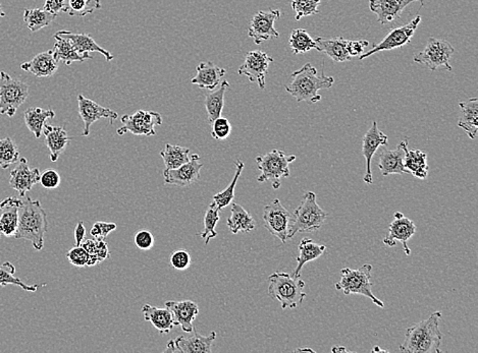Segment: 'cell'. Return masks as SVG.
I'll return each mask as SVG.
<instances>
[{"label":"cell","mask_w":478,"mask_h":353,"mask_svg":"<svg viewBox=\"0 0 478 353\" xmlns=\"http://www.w3.org/2000/svg\"><path fill=\"white\" fill-rule=\"evenodd\" d=\"M229 87V82L222 81L217 91L206 95V112H207L208 122L210 125L222 115V111L224 106V95H226Z\"/></svg>","instance_id":"obj_37"},{"label":"cell","mask_w":478,"mask_h":353,"mask_svg":"<svg viewBox=\"0 0 478 353\" xmlns=\"http://www.w3.org/2000/svg\"><path fill=\"white\" fill-rule=\"evenodd\" d=\"M55 35L69 41L72 46L75 48L76 52L80 53V54L88 55L90 52L101 53L108 62H111L115 58L113 54H110V52L101 47L89 34H76L71 31H59Z\"/></svg>","instance_id":"obj_26"},{"label":"cell","mask_w":478,"mask_h":353,"mask_svg":"<svg viewBox=\"0 0 478 353\" xmlns=\"http://www.w3.org/2000/svg\"><path fill=\"white\" fill-rule=\"evenodd\" d=\"M220 209L215 206V204L211 203L210 208L206 211L205 216H204V228L202 232L199 233L202 239H204V243L207 245L211 239L215 238L217 236V227L218 221H220Z\"/></svg>","instance_id":"obj_44"},{"label":"cell","mask_w":478,"mask_h":353,"mask_svg":"<svg viewBox=\"0 0 478 353\" xmlns=\"http://www.w3.org/2000/svg\"><path fill=\"white\" fill-rule=\"evenodd\" d=\"M17 163V166L11 171L9 185L17 190L20 197H24L35 185L39 183L41 173L38 168H31L25 158H21Z\"/></svg>","instance_id":"obj_18"},{"label":"cell","mask_w":478,"mask_h":353,"mask_svg":"<svg viewBox=\"0 0 478 353\" xmlns=\"http://www.w3.org/2000/svg\"><path fill=\"white\" fill-rule=\"evenodd\" d=\"M227 228L233 234L240 232H251L256 227V222L251 214L247 212L242 206L239 204H232L231 216L227 220Z\"/></svg>","instance_id":"obj_31"},{"label":"cell","mask_w":478,"mask_h":353,"mask_svg":"<svg viewBox=\"0 0 478 353\" xmlns=\"http://www.w3.org/2000/svg\"><path fill=\"white\" fill-rule=\"evenodd\" d=\"M282 16L280 9H269L268 11H261L253 16L250 22L248 36L253 39L256 45L271 38H278L280 33L275 29V23Z\"/></svg>","instance_id":"obj_12"},{"label":"cell","mask_w":478,"mask_h":353,"mask_svg":"<svg viewBox=\"0 0 478 353\" xmlns=\"http://www.w3.org/2000/svg\"><path fill=\"white\" fill-rule=\"evenodd\" d=\"M416 233V225L405 217L403 213L396 212L394 214V220L389 224L387 236L382 239V243L387 247L393 248L397 241H400L403 245L404 253L406 255H411V250L408 247V241Z\"/></svg>","instance_id":"obj_14"},{"label":"cell","mask_w":478,"mask_h":353,"mask_svg":"<svg viewBox=\"0 0 478 353\" xmlns=\"http://www.w3.org/2000/svg\"><path fill=\"white\" fill-rule=\"evenodd\" d=\"M331 352H349V350L347 349V348L345 347V346H340V345H336L335 347L331 348Z\"/></svg>","instance_id":"obj_57"},{"label":"cell","mask_w":478,"mask_h":353,"mask_svg":"<svg viewBox=\"0 0 478 353\" xmlns=\"http://www.w3.org/2000/svg\"><path fill=\"white\" fill-rule=\"evenodd\" d=\"M67 0H45L43 9L48 13L57 16L60 13H66Z\"/></svg>","instance_id":"obj_54"},{"label":"cell","mask_w":478,"mask_h":353,"mask_svg":"<svg viewBox=\"0 0 478 353\" xmlns=\"http://www.w3.org/2000/svg\"><path fill=\"white\" fill-rule=\"evenodd\" d=\"M192 333V336H178L175 340L169 341L166 352L210 353L217 333L211 332L210 335L203 336L195 328Z\"/></svg>","instance_id":"obj_16"},{"label":"cell","mask_w":478,"mask_h":353,"mask_svg":"<svg viewBox=\"0 0 478 353\" xmlns=\"http://www.w3.org/2000/svg\"><path fill=\"white\" fill-rule=\"evenodd\" d=\"M292 214L283 206L280 199H275L263 209L264 227L269 233L280 239L283 243L288 241L290 226L292 223Z\"/></svg>","instance_id":"obj_10"},{"label":"cell","mask_w":478,"mask_h":353,"mask_svg":"<svg viewBox=\"0 0 478 353\" xmlns=\"http://www.w3.org/2000/svg\"><path fill=\"white\" fill-rule=\"evenodd\" d=\"M200 159L198 154H193L190 156V160L187 163L178 168L164 170V183L178 185V187H190L198 183L200 180V171L203 167Z\"/></svg>","instance_id":"obj_15"},{"label":"cell","mask_w":478,"mask_h":353,"mask_svg":"<svg viewBox=\"0 0 478 353\" xmlns=\"http://www.w3.org/2000/svg\"><path fill=\"white\" fill-rule=\"evenodd\" d=\"M235 164L236 173L232 183L227 185L226 189L222 190V192H217V194H215V196H213V203L215 204V206H217L220 211L224 210L227 206L231 205L232 202H233L234 197H235L237 183H238L239 178H240L241 174H242L244 166H245V164H244V162L241 161V160H237Z\"/></svg>","instance_id":"obj_40"},{"label":"cell","mask_w":478,"mask_h":353,"mask_svg":"<svg viewBox=\"0 0 478 353\" xmlns=\"http://www.w3.org/2000/svg\"><path fill=\"white\" fill-rule=\"evenodd\" d=\"M4 17H6V13H4V9L1 8V4H0V20Z\"/></svg>","instance_id":"obj_58"},{"label":"cell","mask_w":478,"mask_h":353,"mask_svg":"<svg viewBox=\"0 0 478 353\" xmlns=\"http://www.w3.org/2000/svg\"><path fill=\"white\" fill-rule=\"evenodd\" d=\"M160 156L164 160V170H171L178 168L189 161L190 149L166 144L164 150L160 152Z\"/></svg>","instance_id":"obj_38"},{"label":"cell","mask_w":478,"mask_h":353,"mask_svg":"<svg viewBox=\"0 0 478 353\" xmlns=\"http://www.w3.org/2000/svg\"><path fill=\"white\" fill-rule=\"evenodd\" d=\"M211 127H212L211 129V137L215 140L224 141L231 136L232 125L226 117L220 116L211 124Z\"/></svg>","instance_id":"obj_48"},{"label":"cell","mask_w":478,"mask_h":353,"mask_svg":"<svg viewBox=\"0 0 478 353\" xmlns=\"http://www.w3.org/2000/svg\"><path fill=\"white\" fill-rule=\"evenodd\" d=\"M117 227V224L113 222H96L93 225L90 234L95 239H106Z\"/></svg>","instance_id":"obj_53"},{"label":"cell","mask_w":478,"mask_h":353,"mask_svg":"<svg viewBox=\"0 0 478 353\" xmlns=\"http://www.w3.org/2000/svg\"><path fill=\"white\" fill-rule=\"evenodd\" d=\"M134 241L139 250H149L154 245L155 239L152 231L147 229H140L135 234Z\"/></svg>","instance_id":"obj_51"},{"label":"cell","mask_w":478,"mask_h":353,"mask_svg":"<svg viewBox=\"0 0 478 353\" xmlns=\"http://www.w3.org/2000/svg\"><path fill=\"white\" fill-rule=\"evenodd\" d=\"M166 308L171 313L175 326L182 327L186 333L193 331V323L199 313L198 304L192 301H166Z\"/></svg>","instance_id":"obj_21"},{"label":"cell","mask_w":478,"mask_h":353,"mask_svg":"<svg viewBox=\"0 0 478 353\" xmlns=\"http://www.w3.org/2000/svg\"><path fill=\"white\" fill-rule=\"evenodd\" d=\"M142 313L146 322L152 323L160 334H168L175 327L173 316L166 308H157L146 303L143 306Z\"/></svg>","instance_id":"obj_30"},{"label":"cell","mask_w":478,"mask_h":353,"mask_svg":"<svg viewBox=\"0 0 478 353\" xmlns=\"http://www.w3.org/2000/svg\"><path fill=\"white\" fill-rule=\"evenodd\" d=\"M335 83L333 76H326L311 64H306L298 71L291 74V81L285 86V89L298 102L317 103L321 100L320 90L331 89Z\"/></svg>","instance_id":"obj_2"},{"label":"cell","mask_w":478,"mask_h":353,"mask_svg":"<svg viewBox=\"0 0 478 353\" xmlns=\"http://www.w3.org/2000/svg\"><path fill=\"white\" fill-rule=\"evenodd\" d=\"M420 22H421V17L417 16L416 18H413L411 22L408 23V24L392 30L380 43L375 44L370 51L362 53L360 57H359V60H364L365 58L375 54V53L382 52V51L397 50V48L404 47V46L407 45L411 41L413 36H414L415 31L419 28Z\"/></svg>","instance_id":"obj_11"},{"label":"cell","mask_w":478,"mask_h":353,"mask_svg":"<svg viewBox=\"0 0 478 353\" xmlns=\"http://www.w3.org/2000/svg\"><path fill=\"white\" fill-rule=\"evenodd\" d=\"M29 96V86L0 71V115L13 117Z\"/></svg>","instance_id":"obj_7"},{"label":"cell","mask_w":478,"mask_h":353,"mask_svg":"<svg viewBox=\"0 0 478 353\" xmlns=\"http://www.w3.org/2000/svg\"><path fill=\"white\" fill-rule=\"evenodd\" d=\"M20 159V150L11 138L0 139V168L8 169Z\"/></svg>","instance_id":"obj_46"},{"label":"cell","mask_w":478,"mask_h":353,"mask_svg":"<svg viewBox=\"0 0 478 353\" xmlns=\"http://www.w3.org/2000/svg\"><path fill=\"white\" fill-rule=\"evenodd\" d=\"M226 74V69L217 66L212 62H201L196 67V74L192 79L191 83L198 86L201 89L213 91L220 85Z\"/></svg>","instance_id":"obj_23"},{"label":"cell","mask_w":478,"mask_h":353,"mask_svg":"<svg viewBox=\"0 0 478 353\" xmlns=\"http://www.w3.org/2000/svg\"><path fill=\"white\" fill-rule=\"evenodd\" d=\"M319 4L312 1V0H291V6L296 13V21H300L307 16L317 15L319 13Z\"/></svg>","instance_id":"obj_47"},{"label":"cell","mask_w":478,"mask_h":353,"mask_svg":"<svg viewBox=\"0 0 478 353\" xmlns=\"http://www.w3.org/2000/svg\"><path fill=\"white\" fill-rule=\"evenodd\" d=\"M60 178L59 173L55 169H47L40 174V180L39 183L46 190H55L59 187Z\"/></svg>","instance_id":"obj_52"},{"label":"cell","mask_w":478,"mask_h":353,"mask_svg":"<svg viewBox=\"0 0 478 353\" xmlns=\"http://www.w3.org/2000/svg\"><path fill=\"white\" fill-rule=\"evenodd\" d=\"M123 127L118 129V136L131 132L136 136L152 137L157 134L155 127L162 125L161 115L155 111L139 110L134 115L120 118Z\"/></svg>","instance_id":"obj_9"},{"label":"cell","mask_w":478,"mask_h":353,"mask_svg":"<svg viewBox=\"0 0 478 353\" xmlns=\"http://www.w3.org/2000/svg\"><path fill=\"white\" fill-rule=\"evenodd\" d=\"M404 168L408 173L412 174L419 180H426L428 175L429 166L428 155L420 150H409L408 149L404 157Z\"/></svg>","instance_id":"obj_34"},{"label":"cell","mask_w":478,"mask_h":353,"mask_svg":"<svg viewBox=\"0 0 478 353\" xmlns=\"http://www.w3.org/2000/svg\"><path fill=\"white\" fill-rule=\"evenodd\" d=\"M21 197L18 229L13 238L31 241L35 250H41L48 229L47 215L38 199L28 196Z\"/></svg>","instance_id":"obj_1"},{"label":"cell","mask_w":478,"mask_h":353,"mask_svg":"<svg viewBox=\"0 0 478 353\" xmlns=\"http://www.w3.org/2000/svg\"><path fill=\"white\" fill-rule=\"evenodd\" d=\"M289 43L294 54H304L308 51L317 50L315 40L304 29L293 30L290 35Z\"/></svg>","instance_id":"obj_42"},{"label":"cell","mask_w":478,"mask_h":353,"mask_svg":"<svg viewBox=\"0 0 478 353\" xmlns=\"http://www.w3.org/2000/svg\"><path fill=\"white\" fill-rule=\"evenodd\" d=\"M21 69L37 78H50L59 69V62L53 57L52 50H50L39 53L31 62L21 64Z\"/></svg>","instance_id":"obj_27"},{"label":"cell","mask_w":478,"mask_h":353,"mask_svg":"<svg viewBox=\"0 0 478 353\" xmlns=\"http://www.w3.org/2000/svg\"><path fill=\"white\" fill-rule=\"evenodd\" d=\"M428 324L429 318L408 328L406 331L404 342L400 345L401 352L417 353L420 345H421L422 341L426 338V333H428Z\"/></svg>","instance_id":"obj_36"},{"label":"cell","mask_w":478,"mask_h":353,"mask_svg":"<svg viewBox=\"0 0 478 353\" xmlns=\"http://www.w3.org/2000/svg\"><path fill=\"white\" fill-rule=\"evenodd\" d=\"M273 58L261 50L250 51L245 57V62L239 69L238 74L249 79L250 82L258 83L261 90L266 89V79L269 64Z\"/></svg>","instance_id":"obj_13"},{"label":"cell","mask_w":478,"mask_h":353,"mask_svg":"<svg viewBox=\"0 0 478 353\" xmlns=\"http://www.w3.org/2000/svg\"><path fill=\"white\" fill-rule=\"evenodd\" d=\"M86 238V228L84 224L82 221H80L76 224L75 228V243L76 245L80 247L82 245L83 241Z\"/></svg>","instance_id":"obj_56"},{"label":"cell","mask_w":478,"mask_h":353,"mask_svg":"<svg viewBox=\"0 0 478 353\" xmlns=\"http://www.w3.org/2000/svg\"><path fill=\"white\" fill-rule=\"evenodd\" d=\"M305 282L285 272H275L268 277V296L280 301L283 310L296 308L305 301Z\"/></svg>","instance_id":"obj_3"},{"label":"cell","mask_w":478,"mask_h":353,"mask_svg":"<svg viewBox=\"0 0 478 353\" xmlns=\"http://www.w3.org/2000/svg\"><path fill=\"white\" fill-rule=\"evenodd\" d=\"M55 117V112L52 109H43L40 107H31L24 113L25 124L36 139H40L42 136L46 120H52Z\"/></svg>","instance_id":"obj_33"},{"label":"cell","mask_w":478,"mask_h":353,"mask_svg":"<svg viewBox=\"0 0 478 353\" xmlns=\"http://www.w3.org/2000/svg\"><path fill=\"white\" fill-rule=\"evenodd\" d=\"M16 268L13 265L6 262L0 266V287H6L8 285H16L22 288L25 291L35 292L40 288V285H28L25 284L20 278L16 277Z\"/></svg>","instance_id":"obj_43"},{"label":"cell","mask_w":478,"mask_h":353,"mask_svg":"<svg viewBox=\"0 0 478 353\" xmlns=\"http://www.w3.org/2000/svg\"><path fill=\"white\" fill-rule=\"evenodd\" d=\"M21 199L9 197L0 203V236H15L18 224V209H20Z\"/></svg>","instance_id":"obj_24"},{"label":"cell","mask_w":478,"mask_h":353,"mask_svg":"<svg viewBox=\"0 0 478 353\" xmlns=\"http://www.w3.org/2000/svg\"><path fill=\"white\" fill-rule=\"evenodd\" d=\"M55 42L53 46L52 54L57 62H62L66 66H71L75 62H85L87 59H92L90 54H80L76 52L75 48L66 39L55 35Z\"/></svg>","instance_id":"obj_35"},{"label":"cell","mask_w":478,"mask_h":353,"mask_svg":"<svg viewBox=\"0 0 478 353\" xmlns=\"http://www.w3.org/2000/svg\"><path fill=\"white\" fill-rule=\"evenodd\" d=\"M67 257L69 260V263L76 267H85L89 265L90 262V255L86 252V250L83 247H78L76 245L75 248L69 250L67 253Z\"/></svg>","instance_id":"obj_49"},{"label":"cell","mask_w":478,"mask_h":353,"mask_svg":"<svg viewBox=\"0 0 478 353\" xmlns=\"http://www.w3.org/2000/svg\"><path fill=\"white\" fill-rule=\"evenodd\" d=\"M414 2L423 0H370V8L377 16V22L382 25L391 24L400 20L404 9Z\"/></svg>","instance_id":"obj_20"},{"label":"cell","mask_w":478,"mask_h":353,"mask_svg":"<svg viewBox=\"0 0 478 353\" xmlns=\"http://www.w3.org/2000/svg\"><path fill=\"white\" fill-rule=\"evenodd\" d=\"M101 8V0H67L66 13L71 17H86Z\"/></svg>","instance_id":"obj_45"},{"label":"cell","mask_w":478,"mask_h":353,"mask_svg":"<svg viewBox=\"0 0 478 353\" xmlns=\"http://www.w3.org/2000/svg\"><path fill=\"white\" fill-rule=\"evenodd\" d=\"M43 134L45 136L46 147L50 150L51 162H57L69 146L72 138L64 127L57 125L45 124Z\"/></svg>","instance_id":"obj_25"},{"label":"cell","mask_w":478,"mask_h":353,"mask_svg":"<svg viewBox=\"0 0 478 353\" xmlns=\"http://www.w3.org/2000/svg\"><path fill=\"white\" fill-rule=\"evenodd\" d=\"M326 245H319L311 238H303L298 245L299 255L297 257V267L293 272L294 278L301 277V270L304 265L314 261L321 257L326 252Z\"/></svg>","instance_id":"obj_32"},{"label":"cell","mask_w":478,"mask_h":353,"mask_svg":"<svg viewBox=\"0 0 478 353\" xmlns=\"http://www.w3.org/2000/svg\"><path fill=\"white\" fill-rule=\"evenodd\" d=\"M372 269L370 264L363 265L357 270H353L351 268L342 269L341 280L336 283V289L344 292L345 296L360 294V296L370 299L380 308H385V303L372 292V283H371Z\"/></svg>","instance_id":"obj_5"},{"label":"cell","mask_w":478,"mask_h":353,"mask_svg":"<svg viewBox=\"0 0 478 353\" xmlns=\"http://www.w3.org/2000/svg\"><path fill=\"white\" fill-rule=\"evenodd\" d=\"M387 144H389V138H387V134L378 129L377 122H373L370 129L364 136L363 141H362V154L366 160V173L363 180L368 185H372L373 183L372 171H371L372 158L377 153L378 148L382 147V146H387Z\"/></svg>","instance_id":"obj_19"},{"label":"cell","mask_w":478,"mask_h":353,"mask_svg":"<svg viewBox=\"0 0 478 353\" xmlns=\"http://www.w3.org/2000/svg\"><path fill=\"white\" fill-rule=\"evenodd\" d=\"M57 16L48 13L45 9H25L24 22L31 32H38L48 27L55 20Z\"/></svg>","instance_id":"obj_39"},{"label":"cell","mask_w":478,"mask_h":353,"mask_svg":"<svg viewBox=\"0 0 478 353\" xmlns=\"http://www.w3.org/2000/svg\"><path fill=\"white\" fill-rule=\"evenodd\" d=\"M81 247L85 248L86 252L90 255V262L88 266H95L101 263L104 260L110 257L108 243L104 239H84Z\"/></svg>","instance_id":"obj_41"},{"label":"cell","mask_w":478,"mask_h":353,"mask_svg":"<svg viewBox=\"0 0 478 353\" xmlns=\"http://www.w3.org/2000/svg\"><path fill=\"white\" fill-rule=\"evenodd\" d=\"M373 352H386V350L380 349V348L378 347V346H377V347H375V349H373Z\"/></svg>","instance_id":"obj_59"},{"label":"cell","mask_w":478,"mask_h":353,"mask_svg":"<svg viewBox=\"0 0 478 353\" xmlns=\"http://www.w3.org/2000/svg\"><path fill=\"white\" fill-rule=\"evenodd\" d=\"M169 261H171V267L178 271L187 270L192 263L191 255L184 250H178L173 253Z\"/></svg>","instance_id":"obj_50"},{"label":"cell","mask_w":478,"mask_h":353,"mask_svg":"<svg viewBox=\"0 0 478 353\" xmlns=\"http://www.w3.org/2000/svg\"><path fill=\"white\" fill-rule=\"evenodd\" d=\"M315 43L317 45V50L324 53L335 62H345L352 59L347 50L348 40L343 37L329 39L317 37Z\"/></svg>","instance_id":"obj_28"},{"label":"cell","mask_w":478,"mask_h":353,"mask_svg":"<svg viewBox=\"0 0 478 353\" xmlns=\"http://www.w3.org/2000/svg\"><path fill=\"white\" fill-rule=\"evenodd\" d=\"M292 216L288 239L293 238L297 233L319 231L326 220L327 213L317 204V195L307 192L304 195L302 203Z\"/></svg>","instance_id":"obj_4"},{"label":"cell","mask_w":478,"mask_h":353,"mask_svg":"<svg viewBox=\"0 0 478 353\" xmlns=\"http://www.w3.org/2000/svg\"><path fill=\"white\" fill-rule=\"evenodd\" d=\"M409 141L408 139L403 140L399 144L398 147L394 150H384L378 157L377 166L384 176L391 175V174H407V171L404 168V157L408 150Z\"/></svg>","instance_id":"obj_22"},{"label":"cell","mask_w":478,"mask_h":353,"mask_svg":"<svg viewBox=\"0 0 478 353\" xmlns=\"http://www.w3.org/2000/svg\"><path fill=\"white\" fill-rule=\"evenodd\" d=\"M257 167L261 170V176L257 178L258 183L271 181L273 187L278 190L280 187V180L290 176V164L296 160L295 155H287L283 151L275 150L259 155L256 157Z\"/></svg>","instance_id":"obj_6"},{"label":"cell","mask_w":478,"mask_h":353,"mask_svg":"<svg viewBox=\"0 0 478 353\" xmlns=\"http://www.w3.org/2000/svg\"><path fill=\"white\" fill-rule=\"evenodd\" d=\"M454 52V47L450 42L431 37L426 48L419 54L415 55L413 60L416 64H424L431 71L444 66L447 71H452L450 59Z\"/></svg>","instance_id":"obj_8"},{"label":"cell","mask_w":478,"mask_h":353,"mask_svg":"<svg viewBox=\"0 0 478 353\" xmlns=\"http://www.w3.org/2000/svg\"><path fill=\"white\" fill-rule=\"evenodd\" d=\"M461 115L458 127L467 134L471 140H475L478 131V99L471 98L465 102H460Z\"/></svg>","instance_id":"obj_29"},{"label":"cell","mask_w":478,"mask_h":353,"mask_svg":"<svg viewBox=\"0 0 478 353\" xmlns=\"http://www.w3.org/2000/svg\"><path fill=\"white\" fill-rule=\"evenodd\" d=\"M79 115L84 122V129H83L82 136L87 137L90 134V127L101 118H106L110 120V125L113 124L115 120H118L117 112L111 109L106 108L95 103L92 100L86 98L83 95L78 96Z\"/></svg>","instance_id":"obj_17"},{"label":"cell","mask_w":478,"mask_h":353,"mask_svg":"<svg viewBox=\"0 0 478 353\" xmlns=\"http://www.w3.org/2000/svg\"><path fill=\"white\" fill-rule=\"evenodd\" d=\"M370 46V42L366 40L351 41L348 40L347 50L349 52L350 57H359L362 53H364V48Z\"/></svg>","instance_id":"obj_55"},{"label":"cell","mask_w":478,"mask_h":353,"mask_svg":"<svg viewBox=\"0 0 478 353\" xmlns=\"http://www.w3.org/2000/svg\"><path fill=\"white\" fill-rule=\"evenodd\" d=\"M312 1L317 2V4H320V1H321V0H312Z\"/></svg>","instance_id":"obj_60"}]
</instances>
